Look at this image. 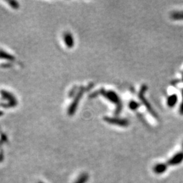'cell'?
Returning a JSON list of instances; mask_svg holds the SVG:
<instances>
[{"label": "cell", "mask_w": 183, "mask_h": 183, "mask_svg": "<svg viewBox=\"0 0 183 183\" xmlns=\"http://www.w3.org/2000/svg\"><path fill=\"white\" fill-rule=\"evenodd\" d=\"M104 95L105 96L109 101H111L114 104L117 105V113H119L121 110V102L120 101V98L118 96L115 92L113 91H108V92H104Z\"/></svg>", "instance_id": "cell-1"}, {"label": "cell", "mask_w": 183, "mask_h": 183, "mask_svg": "<svg viewBox=\"0 0 183 183\" xmlns=\"http://www.w3.org/2000/svg\"><path fill=\"white\" fill-rule=\"evenodd\" d=\"M105 121L110 123L115 124L117 126L121 127H126L129 125V121L126 119H118V118H107L105 119Z\"/></svg>", "instance_id": "cell-2"}, {"label": "cell", "mask_w": 183, "mask_h": 183, "mask_svg": "<svg viewBox=\"0 0 183 183\" xmlns=\"http://www.w3.org/2000/svg\"><path fill=\"white\" fill-rule=\"evenodd\" d=\"M146 90V86H143L142 87V89H141L140 93H139V97H140V99L142 101L143 103H144V104L147 107V108L148 109V110H149V111L151 112V113H152L153 115H155V113L154 111H153V109H151V106L149 105V104L147 103V101L145 98V97H144V94H145V90Z\"/></svg>", "instance_id": "cell-3"}, {"label": "cell", "mask_w": 183, "mask_h": 183, "mask_svg": "<svg viewBox=\"0 0 183 183\" xmlns=\"http://www.w3.org/2000/svg\"><path fill=\"white\" fill-rule=\"evenodd\" d=\"M182 160H183V153H179L171 159L169 161V163L170 165H176L180 163Z\"/></svg>", "instance_id": "cell-4"}, {"label": "cell", "mask_w": 183, "mask_h": 183, "mask_svg": "<svg viewBox=\"0 0 183 183\" xmlns=\"http://www.w3.org/2000/svg\"><path fill=\"white\" fill-rule=\"evenodd\" d=\"M178 101V96L176 94H172L168 97V105L170 107H173L176 105Z\"/></svg>", "instance_id": "cell-5"}, {"label": "cell", "mask_w": 183, "mask_h": 183, "mask_svg": "<svg viewBox=\"0 0 183 183\" xmlns=\"http://www.w3.org/2000/svg\"><path fill=\"white\" fill-rule=\"evenodd\" d=\"M88 175L85 173L84 174H82L81 175L78 177V179L76 180V181L75 182V183H85L87 182V179H88Z\"/></svg>", "instance_id": "cell-6"}, {"label": "cell", "mask_w": 183, "mask_h": 183, "mask_svg": "<svg viewBox=\"0 0 183 183\" xmlns=\"http://www.w3.org/2000/svg\"><path fill=\"white\" fill-rule=\"evenodd\" d=\"M166 170V165L163 164H158L155 168V171L157 173H162Z\"/></svg>", "instance_id": "cell-7"}, {"label": "cell", "mask_w": 183, "mask_h": 183, "mask_svg": "<svg viewBox=\"0 0 183 183\" xmlns=\"http://www.w3.org/2000/svg\"><path fill=\"white\" fill-rule=\"evenodd\" d=\"M129 107H130L131 110H136L139 107V104L137 103L136 101H132L130 102V103H129Z\"/></svg>", "instance_id": "cell-8"}, {"label": "cell", "mask_w": 183, "mask_h": 183, "mask_svg": "<svg viewBox=\"0 0 183 183\" xmlns=\"http://www.w3.org/2000/svg\"><path fill=\"white\" fill-rule=\"evenodd\" d=\"M180 113H181L182 115H183V91H182V102L181 106H180Z\"/></svg>", "instance_id": "cell-9"}, {"label": "cell", "mask_w": 183, "mask_h": 183, "mask_svg": "<svg viewBox=\"0 0 183 183\" xmlns=\"http://www.w3.org/2000/svg\"><path fill=\"white\" fill-rule=\"evenodd\" d=\"M37 183H43V182H37Z\"/></svg>", "instance_id": "cell-10"}]
</instances>
